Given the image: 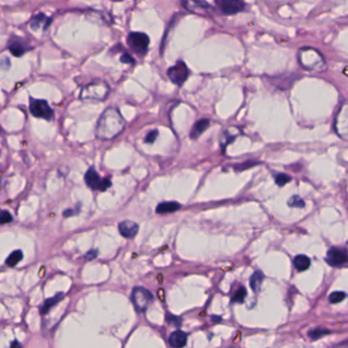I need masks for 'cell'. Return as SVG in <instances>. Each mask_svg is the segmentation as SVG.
<instances>
[{"instance_id":"cb8c5ba5","label":"cell","mask_w":348,"mask_h":348,"mask_svg":"<svg viewBox=\"0 0 348 348\" xmlns=\"http://www.w3.org/2000/svg\"><path fill=\"white\" fill-rule=\"evenodd\" d=\"M288 205L291 207H303L305 206V201H303L298 195H294L289 199Z\"/></svg>"},{"instance_id":"d4e9b609","label":"cell","mask_w":348,"mask_h":348,"mask_svg":"<svg viewBox=\"0 0 348 348\" xmlns=\"http://www.w3.org/2000/svg\"><path fill=\"white\" fill-rule=\"evenodd\" d=\"M275 180H276L277 185L284 186L291 181V177L286 174H278V175H276Z\"/></svg>"},{"instance_id":"5b68a950","label":"cell","mask_w":348,"mask_h":348,"mask_svg":"<svg viewBox=\"0 0 348 348\" xmlns=\"http://www.w3.org/2000/svg\"><path fill=\"white\" fill-rule=\"evenodd\" d=\"M30 111L36 118L44 120H51L53 118V110L45 100L30 98Z\"/></svg>"},{"instance_id":"603a6c76","label":"cell","mask_w":348,"mask_h":348,"mask_svg":"<svg viewBox=\"0 0 348 348\" xmlns=\"http://www.w3.org/2000/svg\"><path fill=\"white\" fill-rule=\"evenodd\" d=\"M246 289L244 287L239 288L237 291L235 292V294L232 296V302L235 303H242L244 301V298L246 297Z\"/></svg>"},{"instance_id":"836d02e7","label":"cell","mask_w":348,"mask_h":348,"mask_svg":"<svg viewBox=\"0 0 348 348\" xmlns=\"http://www.w3.org/2000/svg\"><path fill=\"white\" fill-rule=\"evenodd\" d=\"M10 348H21V346L18 341H14V342H11Z\"/></svg>"},{"instance_id":"ba28073f","label":"cell","mask_w":348,"mask_h":348,"mask_svg":"<svg viewBox=\"0 0 348 348\" xmlns=\"http://www.w3.org/2000/svg\"><path fill=\"white\" fill-rule=\"evenodd\" d=\"M86 184L93 190L104 191L110 187L111 182L108 179H101L93 167H90L85 174Z\"/></svg>"},{"instance_id":"ffe728a7","label":"cell","mask_w":348,"mask_h":348,"mask_svg":"<svg viewBox=\"0 0 348 348\" xmlns=\"http://www.w3.org/2000/svg\"><path fill=\"white\" fill-rule=\"evenodd\" d=\"M265 279L264 274L261 271H256L250 277V287L254 292L261 290V286L263 284V281Z\"/></svg>"},{"instance_id":"4316f807","label":"cell","mask_w":348,"mask_h":348,"mask_svg":"<svg viewBox=\"0 0 348 348\" xmlns=\"http://www.w3.org/2000/svg\"><path fill=\"white\" fill-rule=\"evenodd\" d=\"M166 321L168 324H171L173 326H181V319L178 318V317H175L174 314H170V313H167L166 314Z\"/></svg>"},{"instance_id":"7c38bea8","label":"cell","mask_w":348,"mask_h":348,"mask_svg":"<svg viewBox=\"0 0 348 348\" xmlns=\"http://www.w3.org/2000/svg\"><path fill=\"white\" fill-rule=\"evenodd\" d=\"M7 48L9 49V51L11 52V54L15 56H21L25 52H27L29 50V45L26 42V40L20 39V38H13L10 39L8 44H7Z\"/></svg>"},{"instance_id":"5bb4252c","label":"cell","mask_w":348,"mask_h":348,"mask_svg":"<svg viewBox=\"0 0 348 348\" xmlns=\"http://www.w3.org/2000/svg\"><path fill=\"white\" fill-rule=\"evenodd\" d=\"M168 342L173 348H183L187 343V334L183 331H175L170 335Z\"/></svg>"},{"instance_id":"ac0fdd59","label":"cell","mask_w":348,"mask_h":348,"mask_svg":"<svg viewBox=\"0 0 348 348\" xmlns=\"http://www.w3.org/2000/svg\"><path fill=\"white\" fill-rule=\"evenodd\" d=\"M62 298H63V293H58L56 295H54L53 297H50V298L46 299L44 301L43 306L40 308V312L42 314H46L56 305V303H59Z\"/></svg>"},{"instance_id":"8992f818","label":"cell","mask_w":348,"mask_h":348,"mask_svg":"<svg viewBox=\"0 0 348 348\" xmlns=\"http://www.w3.org/2000/svg\"><path fill=\"white\" fill-rule=\"evenodd\" d=\"M127 41L129 46L139 54L146 53L149 46V37L144 33L132 32L129 34Z\"/></svg>"},{"instance_id":"7a4b0ae2","label":"cell","mask_w":348,"mask_h":348,"mask_svg":"<svg viewBox=\"0 0 348 348\" xmlns=\"http://www.w3.org/2000/svg\"><path fill=\"white\" fill-rule=\"evenodd\" d=\"M298 62L300 63L301 67L310 72L321 73L325 70L326 61L324 56L317 50L313 48H301L298 51Z\"/></svg>"},{"instance_id":"d6a6232c","label":"cell","mask_w":348,"mask_h":348,"mask_svg":"<svg viewBox=\"0 0 348 348\" xmlns=\"http://www.w3.org/2000/svg\"><path fill=\"white\" fill-rule=\"evenodd\" d=\"M74 213H75V212H74L73 209H67V210H64V211H63V217H64V218H69V217L73 216Z\"/></svg>"},{"instance_id":"277c9868","label":"cell","mask_w":348,"mask_h":348,"mask_svg":"<svg viewBox=\"0 0 348 348\" xmlns=\"http://www.w3.org/2000/svg\"><path fill=\"white\" fill-rule=\"evenodd\" d=\"M131 300L137 310L145 311L150 306L153 300V295L151 292L143 287L134 288L131 294Z\"/></svg>"},{"instance_id":"484cf974","label":"cell","mask_w":348,"mask_h":348,"mask_svg":"<svg viewBox=\"0 0 348 348\" xmlns=\"http://www.w3.org/2000/svg\"><path fill=\"white\" fill-rule=\"evenodd\" d=\"M346 294L344 292H333V293L329 296V300L331 303H338L341 302L345 298Z\"/></svg>"},{"instance_id":"4dcf8cb0","label":"cell","mask_w":348,"mask_h":348,"mask_svg":"<svg viewBox=\"0 0 348 348\" xmlns=\"http://www.w3.org/2000/svg\"><path fill=\"white\" fill-rule=\"evenodd\" d=\"M121 61H122V62H123V63H129V64H131V63H134V62H135V61H134V60H133V58H132V56H131L130 54H128V53H125V54H123V55H122Z\"/></svg>"},{"instance_id":"1f68e13d","label":"cell","mask_w":348,"mask_h":348,"mask_svg":"<svg viewBox=\"0 0 348 348\" xmlns=\"http://www.w3.org/2000/svg\"><path fill=\"white\" fill-rule=\"evenodd\" d=\"M97 255H98V251L96 249H92V250H90V251L87 252L85 257H86L87 261H93L97 257Z\"/></svg>"},{"instance_id":"3957f363","label":"cell","mask_w":348,"mask_h":348,"mask_svg":"<svg viewBox=\"0 0 348 348\" xmlns=\"http://www.w3.org/2000/svg\"><path fill=\"white\" fill-rule=\"evenodd\" d=\"M109 93V86L103 81H94L86 85L81 91L80 97L86 101H102Z\"/></svg>"},{"instance_id":"8fae6325","label":"cell","mask_w":348,"mask_h":348,"mask_svg":"<svg viewBox=\"0 0 348 348\" xmlns=\"http://www.w3.org/2000/svg\"><path fill=\"white\" fill-rule=\"evenodd\" d=\"M217 4L225 15L238 14L245 7V3L239 0H222V1H217Z\"/></svg>"},{"instance_id":"83f0119b","label":"cell","mask_w":348,"mask_h":348,"mask_svg":"<svg viewBox=\"0 0 348 348\" xmlns=\"http://www.w3.org/2000/svg\"><path fill=\"white\" fill-rule=\"evenodd\" d=\"M0 221H1L2 225L10 223L11 221H13V216H11L7 210H2L1 217H0Z\"/></svg>"},{"instance_id":"f1b7e54d","label":"cell","mask_w":348,"mask_h":348,"mask_svg":"<svg viewBox=\"0 0 348 348\" xmlns=\"http://www.w3.org/2000/svg\"><path fill=\"white\" fill-rule=\"evenodd\" d=\"M157 135H159V132H157V130L151 131L150 133L147 134V136H146L145 142H147V143H152V142H154V140H155L156 137H157Z\"/></svg>"},{"instance_id":"30bf717a","label":"cell","mask_w":348,"mask_h":348,"mask_svg":"<svg viewBox=\"0 0 348 348\" xmlns=\"http://www.w3.org/2000/svg\"><path fill=\"white\" fill-rule=\"evenodd\" d=\"M327 262L333 266H341L348 264V249L333 247L327 253Z\"/></svg>"},{"instance_id":"e575fe53","label":"cell","mask_w":348,"mask_h":348,"mask_svg":"<svg viewBox=\"0 0 348 348\" xmlns=\"http://www.w3.org/2000/svg\"><path fill=\"white\" fill-rule=\"evenodd\" d=\"M212 319L215 320V321H221V318H217V317H213Z\"/></svg>"},{"instance_id":"2e32d148","label":"cell","mask_w":348,"mask_h":348,"mask_svg":"<svg viewBox=\"0 0 348 348\" xmlns=\"http://www.w3.org/2000/svg\"><path fill=\"white\" fill-rule=\"evenodd\" d=\"M50 21H51L50 19H48L46 16L43 14H40L32 19L31 28L33 30H38L40 28L45 30V29H47V27L50 25Z\"/></svg>"},{"instance_id":"7402d4cb","label":"cell","mask_w":348,"mask_h":348,"mask_svg":"<svg viewBox=\"0 0 348 348\" xmlns=\"http://www.w3.org/2000/svg\"><path fill=\"white\" fill-rule=\"evenodd\" d=\"M331 331L328 330V329H323V328H317V329H313V330H310L308 332V336L310 337V338L312 340H317V339H320L321 337L325 336V335H327V334H330Z\"/></svg>"},{"instance_id":"4fadbf2b","label":"cell","mask_w":348,"mask_h":348,"mask_svg":"<svg viewBox=\"0 0 348 348\" xmlns=\"http://www.w3.org/2000/svg\"><path fill=\"white\" fill-rule=\"evenodd\" d=\"M139 230L138 225L132 221H123L119 225V231L123 237L133 238L137 235Z\"/></svg>"},{"instance_id":"9c48e42d","label":"cell","mask_w":348,"mask_h":348,"mask_svg":"<svg viewBox=\"0 0 348 348\" xmlns=\"http://www.w3.org/2000/svg\"><path fill=\"white\" fill-rule=\"evenodd\" d=\"M167 76L174 84L181 86L187 80L189 76V70L183 61H179L174 66L168 69Z\"/></svg>"},{"instance_id":"f546056e","label":"cell","mask_w":348,"mask_h":348,"mask_svg":"<svg viewBox=\"0 0 348 348\" xmlns=\"http://www.w3.org/2000/svg\"><path fill=\"white\" fill-rule=\"evenodd\" d=\"M236 136H237V135L232 134V131L226 130V132H225V138H224V140H226V142H225V145H227L229 142H231L232 140H234V138H235Z\"/></svg>"},{"instance_id":"52a82bcc","label":"cell","mask_w":348,"mask_h":348,"mask_svg":"<svg viewBox=\"0 0 348 348\" xmlns=\"http://www.w3.org/2000/svg\"><path fill=\"white\" fill-rule=\"evenodd\" d=\"M335 130L344 140H348V103H344L339 108L335 119Z\"/></svg>"},{"instance_id":"9a60e30c","label":"cell","mask_w":348,"mask_h":348,"mask_svg":"<svg viewBox=\"0 0 348 348\" xmlns=\"http://www.w3.org/2000/svg\"><path fill=\"white\" fill-rule=\"evenodd\" d=\"M209 127V120L202 119L194 123V126L191 130L190 137L192 139H197L200 135L204 133Z\"/></svg>"},{"instance_id":"d6986e66","label":"cell","mask_w":348,"mask_h":348,"mask_svg":"<svg viewBox=\"0 0 348 348\" xmlns=\"http://www.w3.org/2000/svg\"><path fill=\"white\" fill-rule=\"evenodd\" d=\"M294 266H295L297 271H299V272L306 271V269H307L309 267V266H310L309 257H307V255H303V254L295 256V258H294Z\"/></svg>"},{"instance_id":"44dd1931","label":"cell","mask_w":348,"mask_h":348,"mask_svg":"<svg viewBox=\"0 0 348 348\" xmlns=\"http://www.w3.org/2000/svg\"><path fill=\"white\" fill-rule=\"evenodd\" d=\"M22 260V252L20 250H16L13 253H10L6 260V265L8 266H15Z\"/></svg>"},{"instance_id":"e0dca14e","label":"cell","mask_w":348,"mask_h":348,"mask_svg":"<svg viewBox=\"0 0 348 348\" xmlns=\"http://www.w3.org/2000/svg\"><path fill=\"white\" fill-rule=\"evenodd\" d=\"M180 207H181V205L175 201L162 202V204L157 205L156 212L160 213V215H163V213H170V212L177 211Z\"/></svg>"},{"instance_id":"6da1fadb","label":"cell","mask_w":348,"mask_h":348,"mask_svg":"<svg viewBox=\"0 0 348 348\" xmlns=\"http://www.w3.org/2000/svg\"><path fill=\"white\" fill-rule=\"evenodd\" d=\"M126 122L115 107H108L103 111L97 122L96 137L101 140L116 138L125 129Z\"/></svg>"}]
</instances>
